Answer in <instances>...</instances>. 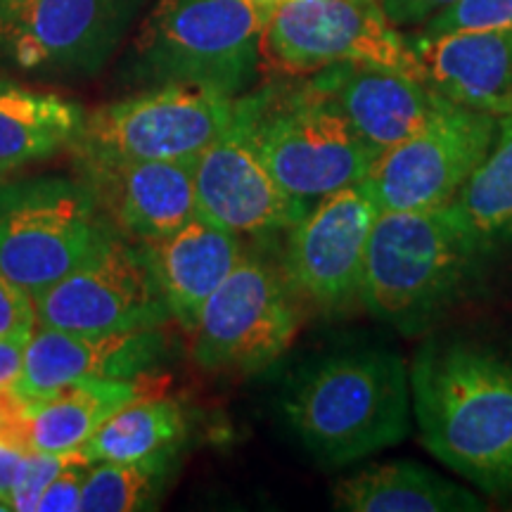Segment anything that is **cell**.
Masks as SVG:
<instances>
[{"mask_svg": "<svg viewBox=\"0 0 512 512\" xmlns=\"http://www.w3.org/2000/svg\"><path fill=\"white\" fill-rule=\"evenodd\" d=\"M422 444L489 496L512 491V361L465 339H430L411 363Z\"/></svg>", "mask_w": 512, "mask_h": 512, "instance_id": "1", "label": "cell"}, {"mask_svg": "<svg viewBox=\"0 0 512 512\" xmlns=\"http://www.w3.org/2000/svg\"><path fill=\"white\" fill-rule=\"evenodd\" d=\"M283 413L318 463H358L401 444L411 432V370L389 349L332 354L299 377Z\"/></svg>", "mask_w": 512, "mask_h": 512, "instance_id": "2", "label": "cell"}, {"mask_svg": "<svg viewBox=\"0 0 512 512\" xmlns=\"http://www.w3.org/2000/svg\"><path fill=\"white\" fill-rule=\"evenodd\" d=\"M486 249L446 209L380 211L361 280V304L401 335L432 328L475 283Z\"/></svg>", "mask_w": 512, "mask_h": 512, "instance_id": "3", "label": "cell"}, {"mask_svg": "<svg viewBox=\"0 0 512 512\" xmlns=\"http://www.w3.org/2000/svg\"><path fill=\"white\" fill-rule=\"evenodd\" d=\"M278 0H159L133 38L136 81L247 93L261 74V38Z\"/></svg>", "mask_w": 512, "mask_h": 512, "instance_id": "4", "label": "cell"}, {"mask_svg": "<svg viewBox=\"0 0 512 512\" xmlns=\"http://www.w3.org/2000/svg\"><path fill=\"white\" fill-rule=\"evenodd\" d=\"M254 93V136L287 195L306 207L366 181L377 155L309 76L278 79Z\"/></svg>", "mask_w": 512, "mask_h": 512, "instance_id": "5", "label": "cell"}, {"mask_svg": "<svg viewBox=\"0 0 512 512\" xmlns=\"http://www.w3.org/2000/svg\"><path fill=\"white\" fill-rule=\"evenodd\" d=\"M114 233L81 178L0 183V271L31 299L67 278Z\"/></svg>", "mask_w": 512, "mask_h": 512, "instance_id": "6", "label": "cell"}, {"mask_svg": "<svg viewBox=\"0 0 512 512\" xmlns=\"http://www.w3.org/2000/svg\"><path fill=\"white\" fill-rule=\"evenodd\" d=\"M335 64H380L427 79L413 41L380 0H278L261 38V72L304 79Z\"/></svg>", "mask_w": 512, "mask_h": 512, "instance_id": "7", "label": "cell"}, {"mask_svg": "<svg viewBox=\"0 0 512 512\" xmlns=\"http://www.w3.org/2000/svg\"><path fill=\"white\" fill-rule=\"evenodd\" d=\"M238 98L192 83L150 86L88 114L69 150L76 164L195 159L233 117Z\"/></svg>", "mask_w": 512, "mask_h": 512, "instance_id": "8", "label": "cell"}, {"mask_svg": "<svg viewBox=\"0 0 512 512\" xmlns=\"http://www.w3.org/2000/svg\"><path fill=\"white\" fill-rule=\"evenodd\" d=\"M285 273L242 254L192 325V358L211 373H256L290 349L299 313Z\"/></svg>", "mask_w": 512, "mask_h": 512, "instance_id": "9", "label": "cell"}, {"mask_svg": "<svg viewBox=\"0 0 512 512\" xmlns=\"http://www.w3.org/2000/svg\"><path fill=\"white\" fill-rule=\"evenodd\" d=\"M498 119L441 98L418 131L377 155L366 188L380 211L446 209L494 143Z\"/></svg>", "mask_w": 512, "mask_h": 512, "instance_id": "10", "label": "cell"}, {"mask_svg": "<svg viewBox=\"0 0 512 512\" xmlns=\"http://www.w3.org/2000/svg\"><path fill=\"white\" fill-rule=\"evenodd\" d=\"M150 0H34L0 31V64L38 79L98 74Z\"/></svg>", "mask_w": 512, "mask_h": 512, "instance_id": "11", "label": "cell"}, {"mask_svg": "<svg viewBox=\"0 0 512 512\" xmlns=\"http://www.w3.org/2000/svg\"><path fill=\"white\" fill-rule=\"evenodd\" d=\"M34 309L36 325L91 335L162 328L171 318L145 256L119 233L34 299Z\"/></svg>", "mask_w": 512, "mask_h": 512, "instance_id": "12", "label": "cell"}, {"mask_svg": "<svg viewBox=\"0 0 512 512\" xmlns=\"http://www.w3.org/2000/svg\"><path fill=\"white\" fill-rule=\"evenodd\" d=\"M197 214L240 235L290 230L306 214L280 188L261 157L254 136V93L235 100L233 117L192 162Z\"/></svg>", "mask_w": 512, "mask_h": 512, "instance_id": "13", "label": "cell"}, {"mask_svg": "<svg viewBox=\"0 0 512 512\" xmlns=\"http://www.w3.org/2000/svg\"><path fill=\"white\" fill-rule=\"evenodd\" d=\"M377 214L363 181L313 202L287 238L283 273L292 292L320 311L361 304L363 264Z\"/></svg>", "mask_w": 512, "mask_h": 512, "instance_id": "14", "label": "cell"}, {"mask_svg": "<svg viewBox=\"0 0 512 512\" xmlns=\"http://www.w3.org/2000/svg\"><path fill=\"white\" fill-rule=\"evenodd\" d=\"M166 356L169 339L159 328L91 335L36 325L15 389L31 406L76 380H140Z\"/></svg>", "mask_w": 512, "mask_h": 512, "instance_id": "15", "label": "cell"}, {"mask_svg": "<svg viewBox=\"0 0 512 512\" xmlns=\"http://www.w3.org/2000/svg\"><path fill=\"white\" fill-rule=\"evenodd\" d=\"M192 162L195 159L76 166L112 228L126 240L147 242L174 233L197 214Z\"/></svg>", "mask_w": 512, "mask_h": 512, "instance_id": "16", "label": "cell"}, {"mask_svg": "<svg viewBox=\"0 0 512 512\" xmlns=\"http://www.w3.org/2000/svg\"><path fill=\"white\" fill-rule=\"evenodd\" d=\"M309 79L375 155L418 131L444 98L427 79L380 64H335Z\"/></svg>", "mask_w": 512, "mask_h": 512, "instance_id": "17", "label": "cell"}, {"mask_svg": "<svg viewBox=\"0 0 512 512\" xmlns=\"http://www.w3.org/2000/svg\"><path fill=\"white\" fill-rule=\"evenodd\" d=\"M155 273L171 318L192 330L204 302L242 259L238 235L195 214L164 238L136 242Z\"/></svg>", "mask_w": 512, "mask_h": 512, "instance_id": "18", "label": "cell"}, {"mask_svg": "<svg viewBox=\"0 0 512 512\" xmlns=\"http://www.w3.org/2000/svg\"><path fill=\"white\" fill-rule=\"evenodd\" d=\"M413 48L444 98L496 119L512 112V29L418 36Z\"/></svg>", "mask_w": 512, "mask_h": 512, "instance_id": "19", "label": "cell"}, {"mask_svg": "<svg viewBox=\"0 0 512 512\" xmlns=\"http://www.w3.org/2000/svg\"><path fill=\"white\" fill-rule=\"evenodd\" d=\"M332 503L344 512H479L482 498L413 460L361 467L339 479Z\"/></svg>", "mask_w": 512, "mask_h": 512, "instance_id": "20", "label": "cell"}, {"mask_svg": "<svg viewBox=\"0 0 512 512\" xmlns=\"http://www.w3.org/2000/svg\"><path fill=\"white\" fill-rule=\"evenodd\" d=\"M83 121L74 100L0 79V176L72 147Z\"/></svg>", "mask_w": 512, "mask_h": 512, "instance_id": "21", "label": "cell"}, {"mask_svg": "<svg viewBox=\"0 0 512 512\" xmlns=\"http://www.w3.org/2000/svg\"><path fill=\"white\" fill-rule=\"evenodd\" d=\"M143 396L138 380H76L31 403L34 451H79L88 437L126 403Z\"/></svg>", "mask_w": 512, "mask_h": 512, "instance_id": "22", "label": "cell"}, {"mask_svg": "<svg viewBox=\"0 0 512 512\" xmlns=\"http://www.w3.org/2000/svg\"><path fill=\"white\" fill-rule=\"evenodd\" d=\"M446 214L489 254L512 240V112L498 117L484 162L453 197Z\"/></svg>", "mask_w": 512, "mask_h": 512, "instance_id": "23", "label": "cell"}, {"mask_svg": "<svg viewBox=\"0 0 512 512\" xmlns=\"http://www.w3.org/2000/svg\"><path fill=\"white\" fill-rule=\"evenodd\" d=\"M188 434V420L174 399L126 403L88 437L79 451L88 463H126L159 451H178Z\"/></svg>", "mask_w": 512, "mask_h": 512, "instance_id": "24", "label": "cell"}, {"mask_svg": "<svg viewBox=\"0 0 512 512\" xmlns=\"http://www.w3.org/2000/svg\"><path fill=\"white\" fill-rule=\"evenodd\" d=\"M178 451H159L126 463H95L86 475L81 510L138 512L152 510L162 498Z\"/></svg>", "mask_w": 512, "mask_h": 512, "instance_id": "25", "label": "cell"}, {"mask_svg": "<svg viewBox=\"0 0 512 512\" xmlns=\"http://www.w3.org/2000/svg\"><path fill=\"white\" fill-rule=\"evenodd\" d=\"M512 29V0H456L422 24V38L453 31Z\"/></svg>", "mask_w": 512, "mask_h": 512, "instance_id": "26", "label": "cell"}, {"mask_svg": "<svg viewBox=\"0 0 512 512\" xmlns=\"http://www.w3.org/2000/svg\"><path fill=\"white\" fill-rule=\"evenodd\" d=\"M76 460H86L81 456V451H31L24 458L22 470H19L17 482L12 486L10 496V508L15 512H36L38 501H41L43 491L48 489V484L60 475L62 470H67L69 465ZM88 463V460H86Z\"/></svg>", "mask_w": 512, "mask_h": 512, "instance_id": "27", "label": "cell"}, {"mask_svg": "<svg viewBox=\"0 0 512 512\" xmlns=\"http://www.w3.org/2000/svg\"><path fill=\"white\" fill-rule=\"evenodd\" d=\"M36 328L34 299L0 271V337L27 339Z\"/></svg>", "mask_w": 512, "mask_h": 512, "instance_id": "28", "label": "cell"}, {"mask_svg": "<svg viewBox=\"0 0 512 512\" xmlns=\"http://www.w3.org/2000/svg\"><path fill=\"white\" fill-rule=\"evenodd\" d=\"M91 463L86 460H76L62 470L53 482L48 484V489L43 491L41 501H38L36 512H72L81 510V494H83V482H86Z\"/></svg>", "mask_w": 512, "mask_h": 512, "instance_id": "29", "label": "cell"}, {"mask_svg": "<svg viewBox=\"0 0 512 512\" xmlns=\"http://www.w3.org/2000/svg\"><path fill=\"white\" fill-rule=\"evenodd\" d=\"M0 439L31 451V408L15 387L0 389Z\"/></svg>", "mask_w": 512, "mask_h": 512, "instance_id": "30", "label": "cell"}, {"mask_svg": "<svg viewBox=\"0 0 512 512\" xmlns=\"http://www.w3.org/2000/svg\"><path fill=\"white\" fill-rule=\"evenodd\" d=\"M380 3L396 27H415L430 22L456 0H380Z\"/></svg>", "mask_w": 512, "mask_h": 512, "instance_id": "31", "label": "cell"}, {"mask_svg": "<svg viewBox=\"0 0 512 512\" xmlns=\"http://www.w3.org/2000/svg\"><path fill=\"white\" fill-rule=\"evenodd\" d=\"M27 339L24 337H0V389L15 387L19 375H22Z\"/></svg>", "mask_w": 512, "mask_h": 512, "instance_id": "32", "label": "cell"}, {"mask_svg": "<svg viewBox=\"0 0 512 512\" xmlns=\"http://www.w3.org/2000/svg\"><path fill=\"white\" fill-rule=\"evenodd\" d=\"M27 453V448H19L10 444V441L0 439V501L10 503L12 486L17 482V475L22 470Z\"/></svg>", "mask_w": 512, "mask_h": 512, "instance_id": "33", "label": "cell"}, {"mask_svg": "<svg viewBox=\"0 0 512 512\" xmlns=\"http://www.w3.org/2000/svg\"><path fill=\"white\" fill-rule=\"evenodd\" d=\"M31 3H34V0H0V31L15 22Z\"/></svg>", "mask_w": 512, "mask_h": 512, "instance_id": "34", "label": "cell"}, {"mask_svg": "<svg viewBox=\"0 0 512 512\" xmlns=\"http://www.w3.org/2000/svg\"><path fill=\"white\" fill-rule=\"evenodd\" d=\"M8 510H12V508H10V503L0 501V512H8Z\"/></svg>", "mask_w": 512, "mask_h": 512, "instance_id": "35", "label": "cell"}]
</instances>
